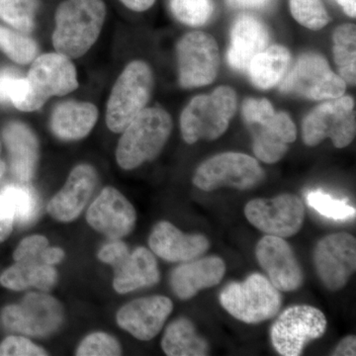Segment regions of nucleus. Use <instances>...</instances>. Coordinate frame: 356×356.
Wrapping results in <instances>:
<instances>
[{
    "instance_id": "nucleus-1",
    "label": "nucleus",
    "mask_w": 356,
    "mask_h": 356,
    "mask_svg": "<svg viewBox=\"0 0 356 356\" xmlns=\"http://www.w3.org/2000/svg\"><path fill=\"white\" fill-rule=\"evenodd\" d=\"M103 0H65L55 13L53 46L70 58L83 57L96 43L106 19Z\"/></svg>"
},
{
    "instance_id": "nucleus-2",
    "label": "nucleus",
    "mask_w": 356,
    "mask_h": 356,
    "mask_svg": "<svg viewBox=\"0 0 356 356\" xmlns=\"http://www.w3.org/2000/svg\"><path fill=\"white\" fill-rule=\"evenodd\" d=\"M172 130V120L165 110L145 108L122 132L116 161L125 170L139 168L158 156Z\"/></svg>"
},
{
    "instance_id": "nucleus-3",
    "label": "nucleus",
    "mask_w": 356,
    "mask_h": 356,
    "mask_svg": "<svg viewBox=\"0 0 356 356\" xmlns=\"http://www.w3.org/2000/svg\"><path fill=\"white\" fill-rule=\"evenodd\" d=\"M236 110V92L229 86H220L211 95L196 96L180 117L182 138L189 145L218 139L226 132Z\"/></svg>"
},
{
    "instance_id": "nucleus-4",
    "label": "nucleus",
    "mask_w": 356,
    "mask_h": 356,
    "mask_svg": "<svg viewBox=\"0 0 356 356\" xmlns=\"http://www.w3.org/2000/svg\"><path fill=\"white\" fill-rule=\"evenodd\" d=\"M154 88L151 67L143 60L126 65L110 93L106 124L113 133H122L146 108Z\"/></svg>"
},
{
    "instance_id": "nucleus-5",
    "label": "nucleus",
    "mask_w": 356,
    "mask_h": 356,
    "mask_svg": "<svg viewBox=\"0 0 356 356\" xmlns=\"http://www.w3.org/2000/svg\"><path fill=\"white\" fill-rule=\"evenodd\" d=\"M220 303L229 315L257 324L277 315L282 304L280 290L266 276L254 273L243 282H232L220 293Z\"/></svg>"
},
{
    "instance_id": "nucleus-6",
    "label": "nucleus",
    "mask_w": 356,
    "mask_h": 356,
    "mask_svg": "<svg viewBox=\"0 0 356 356\" xmlns=\"http://www.w3.org/2000/svg\"><path fill=\"white\" fill-rule=\"evenodd\" d=\"M28 96L21 111H36L54 96L69 95L79 88L77 72L72 58L48 53L32 62L27 77Z\"/></svg>"
},
{
    "instance_id": "nucleus-7",
    "label": "nucleus",
    "mask_w": 356,
    "mask_h": 356,
    "mask_svg": "<svg viewBox=\"0 0 356 356\" xmlns=\"http://www.w3.org/2000/svg\"><path fill=\"white\" fill-rule=\"evenodd\" d=\"M1 318L7 331L22 336L46 337L62 327L65 310L62 303L48 292H31L20 303L4 307Z\"/></svg>"
},
{
    "instance_id": "nucleus-8",
    "label": "nucleus",
    "mask_w": 356,
    "mask_h": 356,
    "mask_svg": "<svg viewBox=\"0 0 356 356\" xmlns=\"http://www.w3.org/2000/svg\"><path fill=\"white\" fill-rule=\"evenodd\" d=\"M355 100L341 96L323 103L303 122L302 136L307 146H317L327 138L339 149L348 147L355 137Z\"/></svg>"
},
{
    "instance_id": "nucleus-9",
    "label": "nucleus",
    "mask_w": 356,
    "mask_h": 356,
    "mask_svg": "<svg viewBox=\"0 0 356 356\" xmlns=\"http://www.w3.org/2000/svg\"><path fill=\"white\" fill-rule=\"evenodd\" d=\"M264 172L257 159L241 153L217 154L199 166L193 184L203 191L231 187L247 191L261 184Z\"/></svg>"
},
{
    "instance_id": "nucleus-10",
    "label": "nucleus",
    "mask_w": 356,
    "mask_h": 356,
    "mask_svg": "<svg viewBox=\"0 0 356 356\" xmlns=\"http://www.w3.org/2000/svg\"><path fill=\"white\" fill-rule=\"evenodd\" d=\"M327 325L324 313L315 307H289L273 323L271 343L280 355L299 356L307 343L325 334Z\"/></svg>"
},
{
    "instance_id": "nucleus-11",
    "label": "nucleus",
    "mask_w": 356,
    "mask_h": 356,
    "mask_svg": "<svg viewBox=\"0 0 356 356\" xmlns=\"http://www.w3.org/2000/svg\"><path fill=\"white\" fill-rule=\"evenodd\" d=\"M346 83L330 67L323 56L308 53L301 56L289 74L283 77L280 90L313 100L341 97Z\"/></svg>"
},
{
    "instance_id": "nucleus-12",
    "label": "nucleus",
    "mask_w": 356,
    "mask_h": 356,
    "mask_svg": "<svg viewBox=\"0 0 356 356\" xmlns=\"http://www.w3.org/2000/svg\"><path fill=\"white\" fill-rule=\"evenodd\" d=\"M180 86L199 88L212 83L219 70V49L215 39L203 32L185 35L177 44Z\"/></svg>"
},
{
    "instance_id": "nucleus-13",
    "label": "nucleus",
    "mask_w": 356,
    "mask_h": 356,
    "mask_svg": "<svg viewBox=\"0 0 356 356\" xmlns=\"http://www.w3.org/2000/svg\"><path fill=\"white\" fill-rule=\"evenodd\" d=\"M245 215L250 224L267 235L289 238L303 226L305 208L296 195L282 194L273 199L250 200Z\"/></svg>"
},
{
    "instance_id": "nucleus-14",
    "label": "nucleus",
    "mask_w": 356,
    "mask_h": 356,
    "mask_svg": "<svg viewBox=\"0 0 356 356\" xmlns=\"http://www.w3.org/2000/svg\"><path fill=\"white\" fill-rule=\"evenodd\" d=\"M314 264L323 284L331 291L346 286L356 268V241L348 233L325 236L314 250Z\"/></svg>"
},
{
    "instance_id": "nucleus-15",
    "label": "nucleus",
    "mask_w": 356,
    "mask_h": 356,
    "mask_svg": "<svg viewBox=\"0 0 356 356\" xmlns=\"http://www.w3.org/2000/svg\"><path fill=\"white\" fill-rule=\"evenodd\" d=\"M86 222L90 228L109 240H121L132 233L137 212L120 191L107 186L89 206Z\"/></svg>"
},
{
    "instance_id": "nucleus-16",
    "label": "nucleus",
    "mask_w": 356,
    "mask_h": 356,
    "mask_svg": "<svg viewBox=\"0 0 356 356\" xmlns=\"http://www.w3.org/2000/svg\"><path fill=\"white\" fill-rule=\"evenodd\" d=\"M255 255L269 281L280 291H295L303 284V270L292 248L283 238L264 236L257 243Z\"/></svg>"
},
{
    "instance_id": "nucleus-17",
    "label": "nucleus",
    "mask_w": 356,
    "mask_h": 356,
    "mask_svg": "<svg viewBox=\"0 0 356 356\" xmlns=\"http://www.w3.org/2000/svg\"><path fill=\"white\" fill-rule=\"evenodd\" d=\"M172 310V301L168 297H144L121 307L117 312L116 322L135 339L149 341L161 332Z\"/></svg>"
},
{
    "instance_id": "nucleus-18",
    "label": "nucleus",
    "mask_w": 356,
    "mask_h": 356,
    "mask_svg": "<svg viewBox=\"0 0 356 356\" xmlns=\"http://www.w3.org/2000/svg\"><path fill=\"white\" fill-rule=\"evenodd\" d=\"M95 168L88 163L74 166L63 188L51 199L47 210L58 222H70L81 216L97 185Z\"/></svg>"
},
{
    "instance_id": "nucleus-19",
    "label": "nucleus",
    "mask_w": 356,
    "mask_h": 356,
    "mask_svg": "<svg viewBox=\"0 0 356 356\" xmlns=\"http://www.w3.org/2000/svg\"><path fill=\"white\" fill-rule=\"evenodd\" d=\"M149 245L156 257L168 262L193 261L207 252L209 240L203 235H187L168 221L158 222L149 238Z\"/></svg>"
},
{
    "instance_id": "nucleus-20",
    "label": "nucleus",
    "mask_w": 356,
    "mask_h": 356,
    "mask_svg": "<svg viewBox=\"0 0 356 356\" xmlns=\"http://www.w3.org/2000/svg\"><path fill=\"white\" fill-rule=\"evenodd\" d=\"M226 273V264L219 257H206L184 262L173 269L170 286L181 300L191 299L201 290L216 286Z\"/></svg>"
},
{
    "instance_id": "nucleus-21",
    "label": "nucleus",
    "mask_w": 356,
    "mask_h": 356,
    "mask_svg": "<svg viewBox=\"0 0 356 356\" xmlns=\"http://www.w3.org/2000/svg\"><path fill=\"white\" fill-rule=\"evenodd\" d=\"M2 140L8 151L11 172L20 182L30 181L38 165V138L22 122H10L2 130Z\"/></svg>"
},
{
    "instance_id": "nucleus-22",
    "label": "nucleus",
    "mask_w": 356,
    "mask_h": 356,
    "mask_svg": "<svg viewBox=\"0 0 356 356\" xmlns=\"http://www.w3.org/2000/svg\"><path fill=\"white\" fill-rule=\"evenodd\" d=\"M268 44V31L261 21L252 16H240L232 28L229 65L236 70H248L252 58L266 50Z\"/></svg>"
},
{
    "instance_id": "nucleus-23",
    "label": "nucleus",
    "mask_w": 356,
    "mask_h": 356,
    "mask_svg": "<svg viewBox=\"0 0 356 356\" xmlns=\"http://www.w3.org/2000/svg\"><path fill=\"white\" fill-rule=\"evenodd\" d=\"M114 271L113 288L118 294L154 286L161 280L153 252L144 247L135 248Z\"/></svg>"
},
{
    "instance_id": "nucleus-24",
    "label": "nucleus",
    "mask_w": 356,
    "mask_h": 356,
    "mask_svg": "<svg viewBox=\"0 0 356 356\" xmlns=\"http://www.w3.org/2000/svg\"><path fill=\"white\" fill-rule=\"evenodd\" d=\"M98 114L93 103L76 100L60 103L51 114V132L63 140L83 139L95 127Z\"/></svg>"
},
{
    "instance_id": "nucleus-25",
    "label": "nucleus",
    "mask_w": 356,
    "mask_h": 356,
    "mask_svg": "<svg viewBox=\"0 0 356 356\" xmlns=\"http://www.w3.org/2000/svg\"><path fill=\"white\" fill-rule=\"evenodd\" d=\"M58 274L55 266L40 259H23L14 262L0 275V284L13 291H23L30 287L49 292L57 284Z\"/></svg>"
},
{
    "instance_id": "nucleus-26",
    "label": "nucleus",
    "mask_w": 356,
    "mask_h": 356,
    "mask_svg": "<svg viewBox=\"0 0 356 356\" xmlns=\"http://www.w3.org/2000/svg\"><path fill=\"white\" fill-rule=\"evenodd\" d=\"M161 348L168 356H205L209 346L199 336L189 318H178L168 325L161 339Z\"/></svg>"
},
{
    "instance_id": "nucleus-27",
    "label": "nucleus",
    "mask_w": 356,
    "mask_h": 356,
    "mask_svg": "<svg viewBox=\"0 0 356 356\" xmlns=\"http://www.w3.org/2000/svg\"><path fill=\"white\" fill-rule=\"evenodd\" d=\"M289 51L282 46L267 47L252 58L248 65V74L255 86L269 89L282 81L289 67Z\"/></svg>"
},
{
    "instance_id": "nucleus-28",
    "label": "nucleus",
    "mask_w": 356,
    "mask_h": 356,
    "mask_svg": "<svg viewBox=\"0 0 356 356\" xmlns=\"http://www.w3.org/2000/svg\"><path fill=\"white\" fill-rule=\"evenodd\" d=\"M243 117L250 126L270 131L290 144L296 140V127L284 112H275L267 99H247L243 106Z\"/></svg>"
},
{
    "instance_id": "nucleus-29",
    "label": "nucleus",
    "mask_w": 356,
    "mask_h": 356,
    "mask_svg": "<svg viewBox=\"0 0 356 356\" xmlns=\"http://www.w3.org/2000/svg\"><path fill=\"white\" fill-rule=\"evenodd\" d=\"M355 25L344 24L334 33V56L339 76L346 83L355 86L356 81Z\"/></svg>"
},
{
    "instance_id": "nucleus-30",
    "label": "nucleus",
    "mask_w": 356,
    "mask_h": 356,
    "mask_svg": "<svg viewBox=\"0 0 356 356\" xmlns=\"http://www.w3.org/2000/svg\"><path fill=\"white\" fill-rule=\"evenodd\" d=\"M0 194L10 205L15 224L25 226L30 224L38 215V198L30 187L9 184L0 191Z\"/></svg>"
},
{
    "instance_id": "nucleus-31",
    "label": "nucleus",
    "mask_w": 356,
    "mask_h": 356,
    "mask_svg": "<svg viewBox=\"0 0 356 356\" xmlns=\"http://www.w3.org/2000/svg\"><path fill=\"white\" fill-rule=\"evenodd\" d=\"M0 51L18 65H28L38 55V44L25 33L0 25Z\"/></svg>"
},
{
    "instance_id": "nucleus-32",
    "label": "nucleus",
    "mask_w": 356,
    "mask_h": 356,
    "mask_svg": "<svg viewBox=\"0 0 356 356\" xmlns=\"http://www.w3.org/2000/svg\"><path fill=\"white\" fill-rule=\"evenodd\" d=\"M38 8V0H0V19L28 34L34 30Z\"/></svg>"
},
{
    "instance_id": "nucleus-33",
    "label": "nucleus",
    "mask_w": 356,
    "mask_h": 356,
    "mask_svg": "<svg viewBox=\"0 0 356 356\" xmlns=\"http://www.w3.org/2000/svg\"><path fill=\"white\" fill-rule=\"evenodd\" d=\"M170 6L178 21L194 27L207 23L214 13L213 0H170Z\"/></svg>"
},
{
    "instance_id": "nucleus-34",
    "label": "nucleus",
    "mask_w": 356,
    "mask_h": 356,
    "mask_svg": "<svg viewBox=\"0 0 356 356\" xmlns=\"http://www.w3.org/2000/svg\"><path fill=\"white\" fill-rule=\"evenodd\" d=\"M307 204L318 214L334 221H346L355 216V208L344 200H337L322 191L307 193Z\"/></svg>"
},
{
    "instance_id": "nucleus-35",
    "label": "nucleus",
    "mask_w": 356,
    "mask_h": 356,
    "mask_svg": "<svg viewBox=\"0 0 356 356\" xmlns=\"http://www.w3.org/2000/svg\"><path fill=\"white\" fill-rule=\"evenodd\" d=\"M252 127L254 133L252 149L257 159L266 163H274L280 161L286 154L287 143L266 129L254 125Z\"/></svg>"
},
{
    "instance_id": "nucleus-36",
    "label": "nucleus",
    "mask_w": 356,
    "mask_h": 356,
    "mask_svg": "<svg viewBox=\"0 0 356 356\" xmlns=\"http://www.w3.org/2000/svg\"><path fill=\"white\" fill-rule=\"evenodd\" d=\"M293 17L308 29L321 30L330 18L322 0H289Z\"/></svg>"
},
{
    "instance_id": "nucleus-37",
    "label": "nucleus",
    "mask_w": 356,
    "mask_h": 356,
    "mask_svg": "<svg viewBox=\"0 0 356 356\" xmlns=\"http://www.w3.org/2000/svg\"><path fill=\"white\" fill-rule=\"evenodd\" d=\"M27 96L28 83L26 77L18 76L13 70H0V103H11L21 111Z\"/></svg>"
},
{
    "instance_id": "nucleus-38",
    "label": "nucleus",
    "mask_w": 356,
    "mask_h": 356,
    "mask_svg": "<svg viewBox=\"0 0 356 356\" xmlns=\"http://www.w3.org/2000/svg\"><path fill=\"white\" fill-rule=\"evenodd\" d=\"M121 344L116 337L104 332H95L84 337L77 348V356H118Z\"/></svg>"
},
{
    "instance_id": "nucleus-39",
    "label": "nucleus",
    "mask_w": 356,
    "mask_h": 356,
    "mask_svg": "<svg viewBox=\"0 0 356 356\" xmlns=\"http://www.w3.org/2000/svg\"><path fill=\"white\" fill-rule=\"evenodd\" d=\"M48 351L24 336L7 337L0 343V356H46Z\"/></svg>"
},
{
    "instance_id": "nucleus-40",
    "label": "nucleus",
    "mask_w": 356,
    "mask_h": 356,
    "mask_svg": "<svg viewBox=\"0 0 356 356\" xmlns=\"http://www.w3.org/2000/svg\"><path fill=\"white\" fill-rule=\"evenodd\" d=\"M49 247V240L44 236L32 235L26 236L13 252L14 261L23 259H41L44 248Z\"/></svg>"
},
{
    "instance_id": "nucleus-41",
    "label": "nucleus",
    "mask_w": 356,
    "mask_h": 356,
    "mask_svg": "<svg viewBox=\"0 0 356 356\" xmlns=\"http://www.w3.org/2000/svg\"><path fill=\"white\" fill-rule=\"evenodd\" d=\"M130 250L121 240H111L105 243L97 254V259L103 264L116 268L130 254Z\"/></svg>"
},
{
    "instance_id": "nucleus-42",
    "label": "nucleus",
    "mask_w": 356,
    "mask_h": 356,
    "mask_svg": "<svg viewBox=\"0 0 356 356\" xmlns=\"http://www.w3.org/2000/svg\"><path fill=\"white\" fill-rule=\"evenodd\" d=\"M15 220L10 205L0 194V243H3L13 233Z\"/></svg>"
},
{
    "instance_id": "nucleus-43",
    "label": "nucleus",
    "mask_w": 356,
    "mask_h": 356,
    "mask_svg": "<svg viewBox=\"0 0 356 356\" xmlns=\"http://www.w3.org/2000/svg\"><path fill=\"white\" fill-rule=\"evenodd\" d=\"M65 257V250L58 247H50L44 248L41 254V259L44 264L48 266H58L64 261Z\"/></svg>"
},
{
    "instance_id": "nucleus-44",
    "label": "nucleus",
    "mask_w": 356,
    "mask_h": 356,
    "mask_svg": "<svg viewBox=\"0 0 356 356\" xmlns=\"http://www.w3.org/2000/svg\"><path fill=\"white\" fill-rule=\"evenodd\" d=\"M337 356H355L356 355V339L355 336L344 337L337 344L336 350L332 353Z\"/></svg>"
},
{
    "instance_id": "nucleus-45",
    "label": "nucleus",
    "mask_w": 356,
    "mask_h": 356,
    "mask_svg": "<svg viewBox=\"0 0 356 356\" xmlns=\"http://www.w3.org/2000/svg\"><path fill=\"white\" fill-rule=\"evenodd\" d=\"M229 6L236 9H264L273 0H226Z\"/></svg>"
},
{
    "instance_id": "nucleus-46",
    "label": "nucleus",
    "mask_w": 356,
    "mask_h": 356,
    "mask_svg": "<svg viewBox=\"0 0 356 356\" xmlns=\"http://www.w3.org/2000/svg\"><path fill=\"white\" fill-rule=\"evenodd\" d=\"M127 8L136 13H143L154 6L156 0H119Z\"/></svg>"
},
{
    "instance_id": "nucleus-47",
    "label": "nucleus",
    "mask_w": 356,
    "mask_h": 356,
    "mask_svg": "<svg viewBox=\"0 0 356 356\" xmlns=\"http://www.w3.org/2000/svg\"><path fill=\"white\" fill-rule=\"evenodd\" d=\"M339 6L343 7L344 13L348 14L350 17H355L356 15V3L355 0H337Z\"/></svg>"
},
{
    "instance_id": "nucleus-48",
    "label": "nucleus",
    "mask_w": 356,
    "mask_h": 356,
    "mask_svg": "<svg viewBox=\"0 0 356 356\" xmlns=\"http://www.w3.org/2000/svg\"><path fill=\"white\" fill-rule=\"evenodd\" d=\"M1 153H2V145H1V142H0V178L3 177L4 172H6V161H4L3 159H2Z\"/></svg>"
}]
</instances>
